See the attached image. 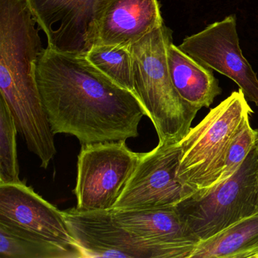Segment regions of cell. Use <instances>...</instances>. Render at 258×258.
Listing matches in <instances>:
<instances>
[{
    "label": "cell",
    "mask_w": 258,
    "mask_h": 258,
    "mask_svg": "<svg viewBox=\"0 0 258 258\" xmlns=\"http://www.w3.org/2000/svg\"><path fill=\"white\" fill-rule=\"evenodd\" d=\"M36 78L54 134L74 136L82 145L138 137L146 116L140 101L87 57L46 48L36 64Z\"/></svg>",
    "instance_id": "obj_1"
},
{
    "label": "cell",
    "mask_w": 258,
    "mask_h": 258,
    "mask_svg": "<svg viewBox=\"0 0 258 258\" xmlns=\"http://www.w3.org/2000/svg\"><path fill=\"white\" fill-rule=\"evenodd\" d=\"M37 25L27 0H0V97L28 149L47 167L56 149L36 78L44 50Z\"/></svg>",
    "instance_id": "obj_2"
},
{
    "label": "cell",
    "mask_w": 258,
    "mask_h": 258,
    "mask_svg": "<svg viewBox=\"0 0 258 258\" xmlns=\"http://www.w3.org/2000/svg\"><path fill=\"white\" fill-rule=\"evenodd\" d=\"M172 42L171 30L163 23L129 46L134 95L162 143H179L199 111L181 98L172 82L167 61Z\"/></svg>",
    "instance_id": "obj_3"
},
{
    "label": "cell",
    "mask_w": 258,
    "mask_h": 258,
    "mask_svg": "<svg viewBox=\"0 0 258 258\" xmlns=\"http://www.w3.org/2000/svg\"><path fill=\"white\" fill-rule=\"evenodd\" d=\"M252 111L239 89L212 108L179 142L177 178L188 197L218 183L231 144Z\"/></svg>",
    "instance_id": "obj_4"
},
{
    "label": "cell",
    "mask_w": 258,
    "mask_h": 258,
    "mask_svg": "<svg viewBox=\"0 0 258 258\" xmlns=\"http://www.w3.org/2000/svg\"><path fill=\"white\" fill-rule=\"evenodd\" d=\"M190 233L205 241L258 213L256 146L232 176L191 195L176 206Z\"/></svg>",
    "instance_id": "obj_5"
},
{
    "label": "cell",
    "mask_w": 258,
    "mask_h": 258,
    "mask_svg": "<svg viewBox=\"0 0 258 258\" xmlns=\"http://www.w3.org/2000/svg\"><path fill=\"white\" fill-rule=\"evenodd\" d=\"M143 153L126 140L83 144L78 155L75 196L82 211L112 210Z\"/></svg>",
    "instance_id": "obj_6"
},
{
    "label": "cell",
    "mask_w": 258,
    "mask_h": 258,
    "mask_svg": "<svg viewBox=\"0 0 258 258\" xmlns=\"http://www.w3.org/2000/svg\"><path fill=\"white\" fill-rule=\"evenodd\" d=\"M111 0H27L47 48L86 56L96 45L98 30Z\"/></svg>",
    "instance_id": "obj_7"
},
{
    "label": "cell",
    "mask_w": 258,
    "mask_h": 258,
    "mask_svg": "<svg viewBox=\"0 0 258 258\" xmlns=\"http://www.w3.org/2000/svg\"><path fill=\"white\" fill-rule=\"evenodd\" d=\"M180 154L179 143L160 142L143 153L113 211L170 208L188 198L177 178Z\"/></svg>",
    "instance_id": "obj_8"
},
{
    "label": "cell",
    "mask_w": 258,
    "mask_h": 258,
    "mask_svg": "<svg viewBox=\"0 0 258 258\" xmlns=\"http://www.w3.org/2000/svg\"><path fill=\"white\" fill-rule=\"evenodd\" d=\"M63 214L84 258H170L167 250L122 226L112 210L82 211L75 207Z\"/></svg>",
    "instance_id": "obj_9"
},
{
    "label": "cell",
    "mask_w": 258,
    "mask_h": 258,
    "mask_svg": "<svg viewBox=\"0 0 258 258\" xmlns=\"http://www.w3.org/2000/svg\"><path fill=\"white\" fill-rule=\"evenodd\" d=\"M179 48L205 67L236 83L246 99L258 108V78L240 48L235 16L185 37Z\"/></svg>",
    "instance_id": "obj_10"
},
{
    "label": "cell",
    "mask_w": 258,
    "mask_h": 258,
    "mask_svg": "<svg viewBox=\"0 0 258 258\" xmlns=\"http://www.w3.org/2000/svg\"><path fill=\"white\" fill-rule=\"evenodd\" d=\"M0 221L79 248L69 232L63 211L39 196L24 181L0 184Z\"/></svg>",
    "instance_id": "obj_11"
},
{
    "label": "cell",
    "mask_w": 258,
    "mask_h": 258,
    "mask_svg": "<svg viewBox=\"0 0 258 258\" xmlns=\"http://www.w3.org/2000/svg\"><path fill=\"white\" fill-rule=\"evenodd\" d=\"M112 211L122 226L139 238L167 250L170 258H191L199 242L190 233L176 206Z\"/></svg>",
    "instance_id": "obj_12"
},
{
    "label": "cell",
    "mask_w": 258,
    "mask_h": 258,
    "mask_svg": "<svg viewBox=\"0 0 258 258\" xmlns=\"http://www.w3.org/2000/svg\"><path fill=\"white\" fill-rule=\"evenodd\" d=\"M163 23L158 0H111L99 25L96 45L130 46Z\"/></svg>",
    "instance_id": "obj_13"
},
{
    "label": "cell",
    "mask_w": 258,
    "mask_h": 258,
    "mask_svg": "<svg viewBox=\"0 0 258 258\" xmlns=\"http://www.w3.org/2000/svg\"><path fill=\"white\" fill-rule=\"evenodd\" d=\"M167 61L173 86L181 98L191 106L199 110L208 108L221 94L222 89L212 69L191 58L173 42L167 50Z\"/></svg>",
    "instance_id": "obj_14"
},
{
    "label": "cell",
    "mask_w": 258,
    "mask_h": 258,
    "mask_svg": "<svg viewBox=\"0 0 258 258\" xmlns=\"http://www.w3.org/2000/svg\"><path fill=\"white\" fill-rule=\"evenodd\" d=\"M258 253V213L198 243L191 258H255Z\"/></svg>",
    "instance_id": "obj_15"
},
{
    "label": "cell",
    "mask_w": 258,
    "mask_h": 258,
    "mask_svg": "<svg viewBox=\"0 0 258 258\" xmlns=\"http://www.w3.org/2000/svg\"><path fill=\"white\" fill-rule=\"evenodd\" d=\"M2 258H84L78 247L64 245L0 221Z\"/></svg>",
    "instance_id": "obj_16"
},
{
    "label": "cell",
    "mask_w": 258,
    "mask_h": 258,
    "mask_svg": "<svg viewBox=\"0 0 258 258\" xmlns=\"http://www.w3.org/2000/svg\"><path fill=\"white\" fill-rule=\"evenodd\" d=\"M86 57L107 78L134 93L132 55L129 46L96 45Z\"/></svg>",
    "instance_id": "obj_17"
},
{
    "label": "cell",
    "mask_w": 258,
    "mask_h": 258,
    "mask_svg": "<svg viewBox=\"0 0 258 258\" xmlns=\"http://www.w3.org/2000/svg\"><path fill=\"white\" fill-rule=\"evenodd\" d=\"M18 132L10 108L0 97V184L21 181L16 143Z\"/></svg>",
    "instance_id": "obj_18"
},
{
    "label": "cell",
    "mask_w": 258,
    "mask_h": 258,
    "mask_svg": "<svg viewBox=\"0 0 258 258\" xmlns=\"http://www.w3.org/2000/svg\"><path fill=\"white\" fill-rule=\"evenodd\" d=\"M255 142V130L252 129L250 121L247 120L231 144L219 182L230 177L240 168L250 151L254 147Z\"/></svg>",
    "instance_id": "obj_19"
},
{
    "label": "cell",
    "mask_w": 258,
    "mask_h": 258,
    "mask_svg": "<svg viewBox=\"0 0 258 258\" xmlns=\"http://www.w3.org/2000/svg\"><path fill=\"white\" fill-rule=\"evenodd\" d=\"M256 133V142H255V146H256V152H257L258 157V130H255Z\"/></svg>",
    "instance_id": "obj_20"
},
{
    "label": "cell",
    "mask_w": 258,
    "mask_h": 258,
    "mask_svg": "<svg viewBox=\"0 0 258 258\" xmlns=\"http://www.w3.org/2000/svg\"><path fill=\"white\" fill-rule=\"evenodd\" d=\"M255 258H258V253L256 255V256H255Z\"/></svg>",
    "instance_id": "obj_21"
}]
</instances>
